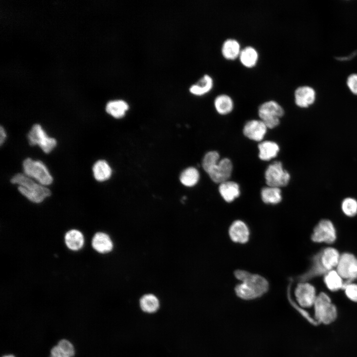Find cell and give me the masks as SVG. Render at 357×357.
I'll return each mask as SVG.
<instances>
[{
	"mask_svg": "<svg viewBox=\"0 0 357 357\" xmlns=\"http://www.w3.org/2000/svg\"><path fill=\"white\" fill-rule=\"evenodd\" d=\"M235 277L242 282L235 287L237 296L244 300H251L259 298L269 289L267 280L261 275L252 274L243 270L234 272Z\"/></svg>",
	"mask_w": 357,
	"mask_h": 357,
	"instance_id": "cell-1",
	"label": "cell"
},
{
	"mask_svg": "<svg viewBox=\"0 0 357 357\" xmlns=\"http://www.w3.org/2000/svg\"><path fill=\"white\" fill-rule=\"evenodd\" d=\"M10 181L12 183L18 184V190L20 193L34 203H41L51 195L49 188L35 182L22 174L15 175L11 178Z\"/></svg>",
	"mask_w": 357,
	"mask_h": 357,
	"instance_id": "cell-2",
	"label": "cell"
},
{
	"mask_svg": "<svg viewBox=\"0 0 357 357\" xmlns=\"http://www.w3.org/2000/svg\"><path fill=\"white\" fill-rule=\"evenodd\" d=\"M284 110L277 101H266L259 106L258 114L267 128H274L280 123V118L284 115Z\"/></svg>",
	"mask_w": 357,
	"mask_h": 357,
	"instance_id": "cell-3",
	"label": "cell"
},
{
	"mask_svg": "<svg viewBox=\"0 0 357 357\" xmlns=\"http://www.w3.org/2000/svg\"><path fill=\"white\" fill-rule=\"evenodd\" d=\"M315 317L321 322L328 324L334 322L337 316V308L329 297L320 293L314 303Z\"/></svg>",
	"mask_w": 357,
	"mask_h": 357,
	"instance_id": "cell-4",
	"label": "cell"
},
{
	"mask_svg": "<svg viewBox=\"0 0 357 357\" xmlns=\"http://www.w3.org/2000/svg\"><path fill=\"white\" fill-rule=\"evenodd\" d=\"M23 168L26 176L34 178L41 184L47 185L52 183L53 178L42 162L27 158L23 161Z\"/></svg>",
	"mask_w": 357,
	"mask_h": 357,
	"instance_id": "cell-5",
	"label": "cell"
},
{
	"mask_svg": "<svg viewBox=\"0 0 357 357\" xmlns=\"http://www.w3.org/2000/svg\"><path fill=\"white\" fill-rule=\"evenodd\" d=\"M265 178L268 186L276 187L287 185L291 176L289 173L283 168L280 161H275L270 164L265 172Z\"/></svg>",
	"mask_w": 357,
	"mask_h": 357,
	"instance_id": "cell-6",
	"label": "cell"
},
{
	"mask_svg": "<svg viewBox=\"0 0 357 357\" xmlns=\"http://www.w3.org/2000/svg\"><path fill=\"white\" fill-rule=\"evenodd\" d=\"M28 139L30 145H38L45 153L51 152L57 145L56 140L49 137L38 124L32 126L28 134Z\"/></svg>",
	"mask_w": 357,
	"mask_h": 357,
	"instance_id": "cell-7",
	"label": "cell"
},
{
	"mask_svg": "<svg viewBox=\"0 0 357 357\" xmlns=\"http://www.w3.org/2000/svg\"><path fill=\"white\" fill-rule=\"evenodd\" d=\"M337 272L343 279L346 280L344 284L357 279V258L351 253H343L340 256Z\"/></svg>",
	"mask_w": 357,
	"mask_h": 357,
	"instance_id": "cell-8",
	"label": "cell"
},
{
	"mask_svg": "<svg viewBox=\"0 0 357 357\" xmlns=\"http://www.w3.org/2000/svg\"><path fill=\"white\" fill-rule=\"evenodd\" d=\"M335 228L330 220L323 219L314 227L311 235L312 240L315 242L333 243L336 239Z\"/></svg>",
	"mask_w": 357,
	"mask_h": 357,
	"instance_id": "cell-9",
	"label": "cell"
},
{
	"mask_svg": "<svg viewBox=\"0 0 357 357\" xmlns=\"http://www.w3.org/2000/svg\"><path fill=\"white\" fill-rule=\"evenodd\" d=\"M233 171V164L228 158H223L207 172L210 178L215 183H221L229 180Z\"/></svg>",
	"mask_w": 357,
	"mask_h": 357,
	"instance_id": "cell-10",
	"label": "cell"
},
{
	"mask_svg": "<svg viewBox=\"0 0 357 357\" xmlns=\"http://www.w3.org/2000/svg\"><path fill=\"white\" fill-rule=\"evenodd\" d=\"M295 294L298 302L303 307L313 305L317 297L314 287L306 282L298 284Z\"/></svg>",
	"mask_w": 357,
	"mask_h": 357,
	"instance_id": "cell-11",
	"label": "cell"
},
{
	"mask_svg": "<svg viewBox=\"0 0 357 357\" xmlns=\"http://www.w3.org/2000/svg\"><path fill=\"white\" fill-rule=\"evenodd\" d=\"M315 100L316 92L309 86H298L294 91L295 103L299 108H308L314 103Z\"/></svg>",
	"mask_w": 357,
	"mask_h": 357,
	"instance_id": "cell-12",
	"label": "cell"
},
{
	"mask_svg": "<svg viewBox=\"0 0 357 357\" xmlns=\"http://www.w3.org/2000/svg\"><path fill=\"white\" fill-rule=\"evenodd\" d=\"M267 128L261 119H252L246 122L243 127V133L249 139L260 141L265 135Z\"/></svg>",
	"mask_w": 357,
	"mask_h": 357,
	"instance_id": "cell-13",
	"label": "cell"
},
{
	"mask_svg": "<svg viewBox=\"0 0 357 357\" xmlns=\"http://www.w3.org/2000/svg\"><path fill=\"white\" fill-rule=\"evenodd\" d=\"M320 255L321 251L312 257L311 265L309 269L298 276V279L300 282H307L315 277L325 275L328 272L322 264Z\"/></svg>",
	"mask_w": 357,
	"mask_h": 357,
	"instance_id": "cell-14",
	"label": "cell"
},
{
	"mask_svg": "<svg viewBox=\"0 0 357 357\" xmlns=\"http://www.w3.org/2000/svg\"><path fill=\"white\" fill-rule=\"evenodd\" d=\"M231 239L235 242L246 243L249 237V231L246 224L242 221L237 220L231 225L229 230Z\"/></svg>",
	"mask_w": 357,
	"mask_h": 357,
	"instance_id": "cell-15",
	"label": "cell"
},
{
	"mask_svg": "<svg viewBox=\"0 0 357 357\" xmlns=\"http://www.w3.org/2000/svg\"><path fill=\"white\" fill-rule=\"evenodd\" d=\"M242 47L239 41L234 38H228L222 43L221 53L226 60H233L238 59Z\"/></svg>",
	"mask_w": 357,
	"mask_h": 357,
	"instance_id": "cell-16",
	"label": "cell"
},
{
	"mask_svg": "<svg viewBox=\"0 0 357 357\" xmlns=\"http://www.w3.org/2000/svg\"><path fill=\"white\" fill-rule=\"evenodd\" d=\"M214 81L211 75L204 74L196 83L189 87V92L195 96L204 95L213 89Z\"/></svg>",
	"mask_w": 357,
	"mask_h": 357,
	"instance_id": "cell-17",
	"label": "cell"
},
{
	"mask_svg": "<svg viewBox=\"0 0 357 357\" xmlns=\"http://www.w3.org/2000/svg\"><path fill=\"white\" fill-rule=\"evenodd\" d=\"M259 58L257 49L251 45H247L242 47L238 59L243 66L250 68L256 66Z\"/></svg>",
	"mask_w": 357,
	"mask_h": 357,
	"instance_id": "cell-18",
	"label": "cell"
},
{
	"mask_svg": "<svg viewBox=\"0 0 357 357\" xmlns=\"http://www.w3.org/2000/svg\"><path fill=\"white\" fill-rule=\"evenodd\" d=\"M91 244L95 251L102 254L110 252L113 248V243L110 237L103 232H97L94 235Z\"/></svg>",
	"mask_w": 357,
	"mask_h": 357,
	"instance_id": "cell-19",
	"label": "cell"
},
{
	"mask_svg": "<svg viewBox=\"0 0 357 357\" xmlns=\"http://www.w3.org/2000/svg\"><path fill=\"white\" fill-rule=\"evenodd\" d=\"M219 191L224 200L231 202L240 195L238 184L233 181L227 180L220 183Z\"/></svg>",
	"mask_w": 357,
	"mask_h": 357,
	"instance_id": "cell-20",
	"label": "cell"
},
{
	"mask_svg": "<svg viewBox=\"0 0 357 357\" xmlns=\"http://www.w3.org/2000/svg\"><path fill=\"white\" fill-rule=\"evenodd\" d=\"M64 239L66 247L72 251H78L84 245L83 235L76 229H71L67 231L64 235Z\"/></svg>",
	"mask_w": 357,
	"mask_h": 357,
	"instance_id": "cell-21",
	"label": "cell"
},
{
	"mask_svg": "<svg viewBox=\"0 0 357 357\" xmlns=\"http://www.w3.org/2000/svg\"><path fill=\"white\" fill-rule=\"evenodd\" d=\"M214 105L218 113L222 115H226L233 111L234 102L230 95L226 93H221L215 97Z\"/></svg>",
	"mask_w": 357,
	"mask_h": 357,
	"instance_id": "cell-22",
	"label": "cell"
},
{
	"mask_svg": "<svg viewBox=\"0 0 357 357\" xmlns=\"http://www.w3.org/2000/svg\"><path fill=\"white\" fill-rule=\"evenodd\" d=\"M340 256L337 249L333 247H327L321 250L320 259L322 265L329 272L337 267Z\"/></svg>",
	"mask_w": 357,
	"mask_h": 357,
	"instance_id": "cell-23",
	"label": "cell"
},
{
	"mask_svg": "<svg viewBox=\"0 0 357 357\" xmlns=\"http://www.w3.org/2000/svg\"><path fill=\"white\" fill-rule=\"evenodd\" d=\"M259 157L263 161H269L277 156L279 150V145L272 141H264L258 146Z\"/></svg>",
	"mask_w": 357,
	"mask_h": 357,
	"instance_id": "cell-24",
	"label": "cell"
},
{
	"mask_svg": "<svg viewBox=\"0 0 357 357\" xmlns=\"http://www.w3.org/2000/svg\"><path fill=\"white\" fill-rule=\"evenodd\" d=\"M128 109V103L120 99L110 101L106 106L107 113L117 119L122 118Z\"/></svg>",
	"mask_w": 357,
	"mask_h": 357,
	"instance_id": "cell-25",
	"label": "cell"
},
{
	"mask_svg": "<svg viewBox=\"0 0 357 357\" xmlns=\"http://www.w3.org/2000/svg\"><path fill=\"white\" fill-rule=\"evenodd\" d=\"M262 201L266 204H276L282 200L281 191L280 188L267 186L261 191Z\"/></svg>",
	"mask_w": 357,
	"mask_h": 357,
	"instance_id": "cell-26",
	"label": "cell"
},
{
	"mask_svg": "<svg viewBox=\"0 0 357 357\" xmlns=\"http://www.w3.org/2000/svg\"><path fill=\"white\" fill-rule=\"evenodd\" d=\"M92 169L95 178L99 181L108 179L112 174L111 168L105 160L97 161L93 165Z\"/></svg>",
	"mask_w": 357,
	"mask_h": 357,
	"instance_id": "cell-27",
	"label": "cell"
},
{
	"mask_svg": "<svg viewBox=\"0 0 357 357\" xmlns=\"http://www.w3.org/2000/svg\"><path fill=\"white\" fill-rule=\"evenodd\" d=\"M139 304L141 310L148 313L156 312L160 306L158 298L151 294H146L142 296L140 299Z\"/></svg>",
	"mask_w": 357,
	"mask_h": 357,
	"instance_id": "cell-28",
	"label": "cell"
},
{
	"mask_svg": "<svg viewBox=\"0 0 357 357\" xmlns=\"http://www.w3.org/2000/svg\"><path fill=\"white\" fill-rule=\"evenodd\" d=\"M324 281L328 289L332 291H337L343 288V278L337 271L332 270L326 273Z\"/></svg>",
	"mask_w": 357,
	"mask_h": 357,
	"instance_id": "cell-29",
	"label": "cell"
},
{
	"mask_svg": "<svg viewBox=\"0 0 357 357\" xmlns=\"http://www.w3.org/2000/svg\"><path fill=\"white\" fill-rule=\"evenodd\" d=\"M199 178V172L193 167H189L184 170L179 177L181 183L186 186H194L197 183Z\"/></svg>",
	"mask_w": 357,
	"mask_h": 357,
	"instance_id": "cell-30",
	"label": "cell"
},
{
	"mask_svg": "<svg viewBox=\"0 0 357 357\" xmlns=\"http://www.w3.org/2000/svg\"><path fill=\"white\" fill-rule=\"evenodd\" d=\"M341 208L346 215L353 217L357 213V200L353 197H346L342 202Z\"/></svg>",
	"mask_w": 357,
	"mask_h": 357,
	"instance_id": "cell-31",
	"label": "cell"
},
{
	"mask_svg": "<svg viewBox=\"0 0 357 357\" xmlns=\"http://www.w3.org/2000/svg\"><path fill=\"white\" fill-rule=\"evenodd\" d=\"M220 160V155L215 151L207 152L204 156L202 160V167L207 173L212 167L217 164Z\"/></svg>",
	"mask_w": 357,
	"mask_h": 357,
	"instance_id": "cell-32",
	"label": "cell"
},
{
	"mask_svg": "<svg viewBox=\"0 0 357 357\" xmlns=\"http://www.w3.org/2000/svg\"><path fill=\"white\" fill-rule=\"evenodd\" d=\"M60 351L62 357H72L75 354V351L72 344L68 340L62 339L60 341L58 344Z\"/></svg>",
	"mask_w": 357,
	"mask_h": 357,
	"instance_id": "cell-33",
	"label": "cell"
},
{
	"mask_svg": "<svg viewBox=\"0 0 357 357\" xmlns=\"http://www.w3.org/2000/svg\"><path fill=\"white\" fill-rule=\"evenodd\" d=\"M346 296L352 301L357 302V284L352 283L343 285Z\"/></svg>",
	"mask_w": 357,
	"mask_h": 357,
	"instance_id": "cell-34",
	"label": "cell"
},
{
	"mask_svg": "<svg viewBox=\"0 0 357 357\" xmlns=\"http://www.w3.org/2000/svg\"><path fill=\"white\" fill-rule=\"evenodd\" d=\"M347 85L350 91L357 95V73L351 74L348 77Z\"/></svg>",
	"mask_w": 357,
	"mask_h": 357,
	"instance_id": "cell-35",
	"label": "cell"
},
{
	"mask_svg": "<svg viewBox=\"0 0 357 357\" xmlns=\"http://www.w3.org/2000/svg\"><path fill=\"white\" fill-rule=\"evenodd\" d=\"M357 55V50L356 51L353 52L352 53H351L349 56L348 57H338L337 58V60H341V61H346L349 60L350 59H352L354 58H355Z\"/></svg>",
	"mask_w": 357,
	"mask_h": 357,
	"instance_id": "cell-36",
	"label": "cell"
},
{
	"mask_svg": "<svg viewBox=\"0 0 357 357\" xmlns=\"http://www.w3.org/2000/svg\"><path fill=\"white\" fill-rule=\"evenodd\" d=\"M0 144L1 145L6 138V133L2 126L0 128Z\"/></svg>",
	"mask_w": 357,
	"mask_h": 357,
	"instance_id": "cell-37",
	"label": "cell"
},
{
	"mask_svg": "<svg viewBox=\"0 0 357 357\" xmlns=\"http://www.w3.org/2000/svg\"><path fill=\"white\" fill-rule=\"evenodd\" d=\"M3 357H15L12 355H9L4 356Z\"/></svg>",
	"mask_w": 357,
	"mask_h": 357,
	"instance_id": "cell-38",
	"label": "cell"
},
{
	"mask_svg": "<svg viewBox=\"0 0 357 357\" xmlns=\"http://www.w3.org/2000/svg\"><path fill=\"white\" fill-rule=\"evenodd\" d=\"M51 357H55V356H51Z\"/></svg>",
	"mask_w": 357,
	"mask_h": 357,
	"instance_id": "cell-39",
	"label": "cell"
}]
</instances>
